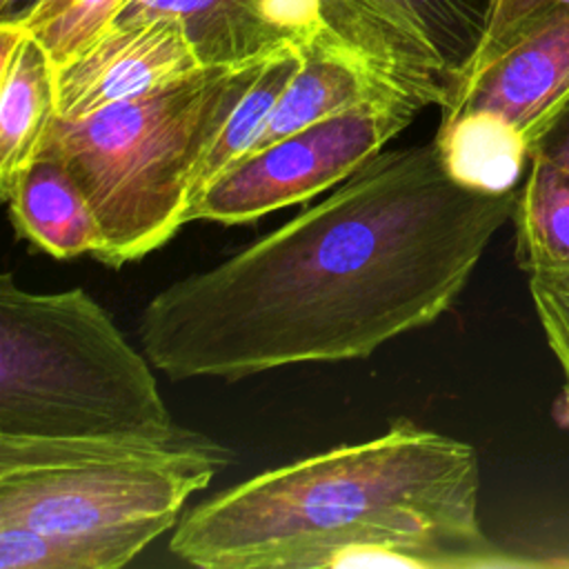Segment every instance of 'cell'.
<instances>
[{
    "instance_id": "cell-1",
    "label": "cell",
    "mask_w": 569,
    "mask_h": 569,
    "mask_svg": "<svg viewBox=\"0 0 569 569\" xmlns=\"http://www.w3.org/2000/svg\"><path fill=\"white\" fill-rule=\"evenodd\" d=\"M516 198L456 182L433 142L380 151L311 209L158 291L140 313L144 356L171 380L367 358L456 302Z\"/></svg>"
},
{
    "instance_id": "cell-2",
    "label": "cell",
    "mask_w": 569,
    "mask_h": 569,
    "mask_svg": "<svg viewBox=\"0 0 569 569\" xmlns=\"http://www.w3.org/2000/svg\"><path fill=\"white\" fill-rule=\"evenodd\" d=\"M478 493L471 445L396 420L213 493L178 520L169 549L202 569H338L360 549H378L360 567L525 565L485 536Z\"/></svg>"
},
{
    "instance_id": "cell-3",
    "label": "cell",
    "mask_w": 569,
    "mask_h": 569,
    "mask_svg": "<svg viewBox=\"0 0 569 569\" xmlns=\"http://www.w3.org/2000/svg\"><path fill=\"white\" fill-rule=\"evenodd\" d=\"M269 53L204 67L82 118L56 116L44 144L62 158L98 218L100 262L138 260L187 224L198 169Z\"/></svg>"
},
{
    "instance_id": "cell-4",
    "label": "cell",
    "mask_w": 569,
    "mask_h": 569,
    "mask_svg": "<svg viewBox=\"0 0 569 569\" xmlns=\"http://www.w3.org/2000/svg\"><path fill=\"white\" fill-rule=\"evenodd\" d=\"M149 362L84 289L0 278V436L176 442Z\"/></svg>"
},
{
    "instance_id": "cell-5",
    "label": "cell",
    "mask_w": 569,
    "mask_h": 569,
    "mask_svg": "<svg viewBox=\"0 0 569 569\" xmlns=\"http://www.w3.org/2000/svg\"><path fill=\"white\" fill-rule=\"evenodd\" d=\"M231 453L184 440L0 436V525L76 542L87 569H118L171 531Z\"/></svg>"
},
{
    "instance_id": "cell-6",
    "label": "cell",
    "mask_w": 569,
    "mask_h": 569,
    "mask_svg": "<svg viewBox=\"0 0 569 569\" xmlns=\"http://www.w3.org/2000/svg\"><path fill=\"white\" fill-rule=\"evenodd\" d=\"M416 109L365 102L238 158L200 196L193 220L240 224L345 182L400 133Z\"/></svg>"
},
{
    "instance_id": "cell-7",
    "label": "cell",
    "mask_w": 569,
    "mask_h": 569,
    "mask_svg": "<svg viewBox=\"0 0 569 569\" xmlns=\"http://www.w3.org/2000/svg\"><path fill=\"white\" fill-rule=\"evenodd\" d=\"M489 0H322L316 40L367 69L416 109L442 107L476 53Z\"/></svg>"
},
{
    "instance_id": "cell-8",
    "label": "cell",
    "mask_w": 569,
    "mask_h": 569,
    "mask_svg": "<svg viewBox=\"0 0 569 569\" xmlns=\"http://www.w3.org/2000/svg\"><path fill=\"white\" fill-rule=\"evenodd\" d=\"M200 69L204 64L178 18L113 22L56 67L58 116L82 118L164 89Z\"/></svg>"
},
{
    "instance_id": "cell-9",
    "label": "cell",
    "mask_w": 569,
    "mask_h": 569,
    "mask_svg": "<svg viewBox=\"0 0 569 569\" xmlns=\"http://www.w3.org/2000/svg\"><path fill=\"white\" fill-rule=\"evenodd\" d=\"M569 93V16L551 20L489 62L462 71L440 107L442 118L469 111L500 116L527 140Z\"/></svg>"
},
{
    "instance_id": "cell-10",
    "label": "cell",
    "mask_w": 569,
    "mask_h": 569,
    "mask_svg": "<svg viewBox=\"0 0 569 569\" xmlns=\"http://www.w3.org/2000/svg\"><path fill=\"white\" fill-rule=\"evenodd\" d=\"M4 202L16 231L53 258L96 253L100 247L98 218L49 144H42Z\"/></svg>"
},
{
    "instance_id": "cell-11",
    "label": "cell",
    "mask_w": 569,
    "mask_h": 569,
    "mask_svg": "<svg viewBox=\"0 0 569 569\" xmlns=\"http://www.w3.org/2000/svg\"><path fill=\"white\" fill-rule=\"evenodd\" d=\"M300 53L302 62L278 98L251 151L365 102H402L413 107L331 47L313 42L302 47Z\"/></svg>"
},
{
    "instance_id": "cell-12",
    "label": "cell",
    "mask_w": 569,
    "mask_h": 569,
    "mask_svg": "<svg viewBox=\"0 0 569 569\" xmlns=\"http://www.w3.org/2000/svg\"><path fill=\"white\" fill-rule=\"evenodd\" d=\"M58 116L56 62L29 36L0 58V196L42 149Z\"/></svg>"
},
{
    "instance_id": "cell-13",
    "label": "cell",
    "mask_w": 569,
    "mask_h": 569,
    "mask_svg": "<svg viewBox=\"0 0 569 569\" xmlns=\"http://www.w3.org/2000/svg\"><path fill=\"white\" fill-rule=\"evenodd\" d=\"M178 18L204 67L240 64L289 42L260 18L256 0H124L113 22Z\"/></svg>"
},
{
    "instance_id": "cell-14",
    "label": "cell",
    "mask_w": 569,
    "mask_h": 569,
    "mask_svg": "<svg viewBox=\"0 0 569 569\" xmlns=\"http://www.w3.org/2000/svg\"><path fill=\"white\" fill-rule=\"evenodd\" d=\"M433 147L456 182L487 193L516 191L531 160L527 136L485 111L440 118Z\"/></svg>"
},
{
    "instance_id": "cell-15",
    "label": "cell",
    "mask_w": 569,
    "mask_h": 569,
    "mask_svg": "<svg viewBox=\"0 0 569 569\" xmlns=\"http://www.w3.org/2000/svg\"><path fill=\"white\" fill-rule=\"evenodd\" d=\"M516 258L527 273L569 271V171L542 158L529 160L518 189Z\"/></svg>"
},
{
    "instance_id": "cell-16",
    "label": "cell",
    "mask_w": 569,
    "mask_h": 569,
    "mask_svg": "<svg viewBox=\"0 0 569 569\" xmlns=\"http://www.w3.org/2000/svg\"><path fill=\"white\" fill-rule=\"evenodd\" d=\"M302 62V53L293 42H284L278 49H273L249 89L242 93V98L236 102L233 111L220 127L213 144L209 147L191 193V207L200 200V196L207 191V187L227 171L238 158H242L251 147L258 142L278 98L282 96L284 87L293 78ZM187 213V222H189Z\"/></svg>"
},
{
    "instance_id": "cell-17",
    "label": "cell",
    "mask_w": 569,
    "mask_h": 569,
    "mask_svg": "<svg viewBox=\"0 0 569 569\" xmlns=\"http://www.w3.org/2000/svg\"><path fill=\"white\" fill-rule=\"evenodd\" d=\"M122 4L124 0H38L13 22L33 38L58 67L111 27Z\"/></svg>"
},
{
    "instance_id": "cell-18",
    "label": "cell",
    "mask_w": 569,
    "mask_h": 569,
    "mask_svg": "<svg viewBox=\"0 0 569 569\" xmlns=\"http://www.w3.org/2000/svg\"><path fill=\"white\" fill-rule=\"evenodd\" d=\"M562 16H569V0H489L482 40L462 71L489 62L533 29Z\"/></svg>"
},
{
    "instance_id": "cell-19",
    "label": "cell",
    "mask_w": 569,
    "mask_h": 569,
    "mask_svg": "<svg viewBox=\"0 0 569 569\" xmlns=\"http://www.w3.org/2000/svg\"><path fill=\"white\" fill-rule=\"evenodd\" d=\"M529 293L547 342L565 373V385L553 405V416L569 429V271L529 273Z\"/></svg>"
},
{
    "instance_id": "cell-20",
    "label": "cell",
    "mask_w": 569,
    "mask_h": 569,
    "mask_svg": "<svg viewBox=\"0 0 569 569\" xmlns=\"http://www.w3.org/2000/svg\"><path fill=\"white\" fill-rule=\"evenodd\" d=\"M262 22L298 49L327 36L322 0H256Z\"/></svg>"
},
{
    "instance_id": "cell-21",
    "label": "cell",
    "mask_w": 569,
    "mask_h": 569,
    "mask_svg": "<svg viewBox=\"0 0 569 569\" xmlns=\"http://www.w3.org/2000/svg\"><path fill=\"white\" fill-rule=\"evenodd\" d=\"M531 158L549 160L569 171V93L551 109V113L529 136Z\"/></svg>"
},
{
    "instance_id": "cell-22",
    "label": "cell",
    "mask_w": 569,
    "mask_h": 569,
    "mask_svg": "<svg viewBox=\"0 0 569 569\" xmlns=\"http://www.w3.org/2000/svg\"><path fill=\"white\" fill-rule=\"evenodd\" d=\"M38 0H0V22L20 20Z\"/></svg>"
}]
</instances>
